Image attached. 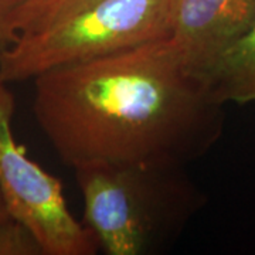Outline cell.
<instances>
[{"mask_svg":"<svg viewBox=\"0 0 255 255\" xmlns=\"http://www.w3.org/2000/svg\"><path fill=\"white\" fill-rule=\"evenodd\" d=\"M33 114L61 162L187 166L219 140L224 105L170 38L31 80Z\"/></svg>","mask_w":255,"mask_h":255,"instance_id":"obj_1","label":"cell"},{"mask_svg":"<svg viewBox=\"0 0 255 255\" xmlns=\"http://www.w3.org/2000/svg\"><path fill=\"white\" fill-rule=\"evenodd\" d=\"M172 163L94 162L74 167L84 224L108 255H150L182 234L204 197Z\"/></svg>","mask_w":255,"mask_h":255,"instance_id":"obj_2","label":"cell"},{"mask_svg":"<svg viewBox=\"0 0 255 255\" xmlns=\"http://www.w3.org/2000/svg\"><path fill=\"white\" fill-rule=\"evenodd\" d=\"M173 0H37L18 38L0 51V80L24 82L170 37Z\"/></svg>","mask_w":255,"mask_h":255,"instance_id":"obj_3","label":"cell"},{"mask_svg":"<svg viewBox=\"0 0 255 255\" xmlns=\"http://www.w3.org/2000/svg\"><path fill=\"white\" fill-rule=\"evenodd\" d=\"M16 101L0 80V196L10 217L36 240L43 255H95L100 244L64 199L60 179L30 159L13 133Z\"/></svg>","mask_w":255,"mask_h":255,"instance_id":"obj_4","label":"cell"},{"mask_svg":"<svg viewBox=\"0 0 255 255\" xmlns=\"http://www.w3.org/2000/svg\"><path fill=\"white\" fill-rule=\"evenodd\" d=\"M255 23V0H173L170 40L203 75Z\"/></svg>","mask_w":255,"mask_h":255,"instance_id":"obj_5","label":"cell"},{"mask_svg":"<svg viewBox=\"0 0 255 255\" xmlns=\"http://www.w3.org/2000/svg\"><path fill=\"white\" fill-rule=\"evenodd\" d=\"M203 80L211 95L223 105L255 104V23L220 55Z\"/></svg>","mask_w":255,"mask_h":255,"instance_id":"obj_6","label":"cell"},{"mask_svg":"<svg viewBox=\"0 0 255 255\" xmlns=\"http://www.w3.org/2000/svg\"><path fill=\"white\" fill-rule=\"evenodd\" d=\"M37 0H0V51L9 48L27 26Z\"/></svg>","mask_w":255,"mask_h":255,"instance_id":"obj_7","label":"cell"},{"mask_svg":"<svg viewBox=\"0 0 255 255\" xmlns=\"http://www.w3.org/2000/svg\"><path fill=\"white\" fill-rule=\"evenodd\" d=\"M11 221H14V220L10 217L9 211L6 209V206H4V203H3V199H1V196H0V228L7 226Z\"/></svg>","mask_w":255,"mask_h":255,"instance_id":"obj_8","label":"cell"}]
</instances>
